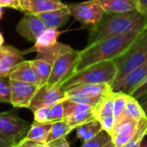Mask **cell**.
I'll list each match as a JSON object with an SVG mask.
<instances>
[{
	"mask_svg": "<svg viewBox=\"0 0 147 147\" xmlns=\"http://www.w3.org/2000/svg\"><path fill=\"white\" fill-rule=\"evenodd\" d=\"M66 99L67 95L62 90L60 84L50 86L46 84L38 88L29 106V109L34 113L41 108H51Z\"/></svg>",
	"mask_w": 147,
	"mask_h": 147,
	"instance_id": "9c48e42d",
	"label": "cell"
},
{
	"mask_svg": "<svg viewBox=\"0 0 147 147\" xmlns=\"http://www.w3.org/2000/svg\"><path fill=\"white\" fill-rule=\"evenodd\" d=\"M63 32L64 31H59L58 29L46 28V30L36 39L34 46L25 51H23V53L25 54V53H29L32 52H36L37 50L41 48H45V47L54 46L55 44L58 42L57 41L58 38Z\"/></svg>",
	"mask_w": 147,
	"mask_h": 147,
	"instance_id": "ffe728a7",
	"label": "cell"
},
{
	"mask_svg": "<svg viewBox=\"0 0 147 147\" xmlns=\"http://www.w3.org/2000/svg\"><path fill=\"white\" fill-rule=\"evenodd\" d=\"M102 131V127L100 121H93L85 123L76 128V137L83 143L94 138Z\"/></svg>",
	"mask_w": 147,
	"mask_h": 147,
	"instance_id": "603a6c76",
	"label": "cell"
},
{
	"mask_svg": "<svg viewBox=\"0 0 147 147\" xmlns=\"http://www.w3.org/2000/svg\"><path fill=\"white\" fill-rule=\"evenodd\" d=\"M40 19L44 23L46 28L50 29H58L69 20L70 13L67 7L62 9H58L37 15Z\"/></svg>",
	"mask_w": 147,
	"mask_h": 147,
	"instance_id": "ac0fdd59",
	"label": "cell"
},
{
	"mask_svg": "<svg viewBox=\"0 0 147 147\" xmlns=\"http://www.w3.org/2000/svg\"><path fill=\"white\" fill-rule=\"evenodd\" d=\"M53 123H40L34 121L24 139L36 143H46Z\"/></svg>",
	"mask_w": 147,
	"mask_h": 147,
	"instance_id": "44dd1931",
	"label": "cell"
},
{
	"mask_svg": "<svg viewBox=\"0 0 147 147\" xmlns=\"http://www.w3.org/2000/svg\"><path fill=\"white\" fill-rule=\"evenodd\" d=\"M72 130L73 128L66 121H55L52 124L46 143L48 144L53 140H55L61 138H65Z\"/></svg>",
	"mask_w": 147,
	"mask_h": 147,
	"instance_id": "484cf974",
	"label": "cell"
},
{
	"mask_svg": "<svg viewBox=\"0 0 147 147\" xmlns=\"http://www.w3.org/2000/svg\"><path fill=\"white\" fill-rule=\"evenodd\" d=\"M140 147H147V142H146V141L143 140V142H142V144H141V146H140Z\"/></svg>",
	"mask_w": 147,
	"mask_h": 147,
	"instance_id": "bcb514c9",
	"label": "cell"
},
{
	"mask_svg": "<svg viewBox=\"0 0 147 147\" xmlns=\"http://www.w3.org/2000/svg\"><path fill=\"white\" fill-rule=\"evenodd\" d=\"M142 33L112 36L87 45L85 48L80 51L81 56L75 72L94 64L115 60L129 48Z\"/></svg>",
	"mask_w": 147,
	"mask_h": 147,
	"instance_id": "7a4b0ae2",
	"label": "cell"
},
{
	"mask_svg": "<svg viewBox=\"0 0 147 147\" xmlns=\"http://www.w3.org/2000/svg\"><path fill=\"white\" fill-rule=\"evenodd\" d=\"M147 94V77L142 82V84H140L130 95L136 98L137 100H139L140 98H142L145 95Z\"/></svg>",
	"mask_w": 147,
	"mask_h": 147,
	"instance_id": "e575fe53",
	"label": "cell"
},
{
	"mask_svg": "<svg viewBox=\"0 0 147 147\" xmlns=\"http://www.w3.org/2000/svg\"><path fill=\"white\" fill-rule=\"evenodd\" d=\"M147 77V62L135 69L120 81L112 85L113 92H120L130 95Z\"/></svg>",
	"mask_w": 147,
	"mask_h": 147,
	"instance_id": "4fadbf2b",
	"label": "cell"
},
{
	"mask_svg": "<svg viewBox=\"0 0 147 147\" xmlns=\"http://www.w3.org/2000/svg\"><path fill=\"white\" fill-rule=\"evenodd\" d=\"M1 52H2V47H0V53H1Z\"/></svg>",
	"mask_w": 147,
	"mask_h": 147,
	"instance_id": "7dc6e473",
	"label": "cell"
},
{
	"mask_svg": "<svg viewBox=\"0 0 147 147\" xmlns=\"http://www.w3.org/2000/svg\"><path fill=\"white\" fill-rule=\"evenodd\" d=\"M70 16L78 21L82 28H94L104 16L105 10L98 0L66 3Z\"/></svg>",
	"mask_w": 147,
	"mask_h": 147,
	"instance_id": "5b68a950",
	"label": "cell"
},
{
	"mask_svg": "<svg viewBox=\"0 0 147 147\" xmlns=\"http://www.w3.org/2000/svg\"><path fill=\"white\" fill-rule=\"evenodd\" d=\"M139 127V121L123 116L115 122L111 134L112 140L116 147L124 146L135 135Z\"/></svg>",
	"mask_w": 147,
	"mask_h": 147,
	"instance_id": "7c38bea8",
	"label": "cell"
},
{
	"mask_svg": "<svg viewBox=\"0 0 147 147\" xmlns=\"http://www.w3.org/2000/svg\"><path fill=\"white\" fill-rule=\"evenodd\" d=\"M102 147H116V146H115V144L113 142V140H111V141H109L108 143H107L104 146Z\"/></svg>",
	"mask_w": 147,
	"mask_h": 147,
	"instance_id": "7bdbcfd3",
	"label": "cell"
},
{
	"mask_svg": "<svg viewBox=\"0 0 147 147\" xmlns=\"http://www.w3.org/2000/svg\"><path fill=\"white\" fill-rule=\"evenodd\" d=\"M117 69L114 61H105L94 64L74 73L61 85L62 90L67 92L70 89L89 84H112L116 78Z\"/></svg>",
	"mask_w": 147,
	"mask_h": 147,
	"instance_id": "3957f363",
	"label": "cell"
},
{
	"mask_svg": "<svg viewBox=\"0 0 147 147\" xmlns=\"http://www.w3.org/2000/svg\"><path fill=\"white\" fill-rule=\"evenodd\" d=\"M114 92L106 95L94 108V113L98 121L102 120L107 116L113 115V104H114Z\"/></svg>",
	"mask_w": 147,
	"mask_h": 147,
	"instance_id": "7402d4cb",
	"label": "cell"
},
{
	"mask_svg": "<svg viewBox=\"0 0 147 147\" xmlns=\"http://www.w3.org/2000/svg\"><path fill=\"white\" fill-rule=\"evenodd\" d=\"M146 29L147 17L139 10L121 14H105L99 24L90 30L88 45L108 37L141 33Z\"/></svg>",
	"mask_w": 147,
	"mask_h": 147,
	"instance_id": "6da1fadb",
	"label": "cell"
},
{
	"mask_svg": "<svg viewBox=\"0 0 147 147\" xmlns=\"http://www.w3.org/2000/svg\"><path fill=\"white\" fill-rule=\"evenodd\" d=\"M49 147H69V145L65 138H61L48 143Z\"/></svg>",
	"mask_w": 147,
	"mask_h": 147,
	"instance_id": "74e56055",
	"label": "cell"
},
{
	"mask_svg": "<svg viewBox=\"0 0 147 147\" xmlns=\"http://www.w3.org/2000/svg\"><path fill=\"white\" fill-rule=\"evenodd\" d=\"M123 116L132 118L137 121H139L142 119L147 117L139 100L133 97L131 95H128V98H127V102H126Z\"/></svg>",
	"mask_w": 147,
	"mask_h": 147,
	"instance_id": "d4e9b609",
	"label": "cell"
},
{
	"mask_svg": "<svg viewBox=\"0 0 147 147\" xmlns=\"http://www.w3.org/2000/svg\"><path fill=\"white\" fill-rule=\"evenodd\" d=\"M3 7H2V6H0V19H1V18H2V16H3Z\"/></svg>",
	"mask_w": 147,
	"mask_h": 147,
	"instance_id": "f6af8a7d",
	"label": "cell"
},
{
	"mask_svg": "<svg viewBox=\"0 0 147 147\" xmlns=\"http://www.w3.org/2000/svg\"><path fill=\"white\" fill-rule=\"evenodd\" d=\"M34 147H49L46 143H35Z\"/></svg>",
	"mask_w": 147,
	"mask_h": 147,
	"instance_id": "b9f144b4",
	"label": "cell"
},
{
	"mask_svg": "<svg viewBox=\"0 0 147 147\" xmlns=\"http://www.w3.org/2000/svg\"><path fill=\"white\" fill-rule=\"evenodd\" d=\"M111 140H112L111 135L108 133L102 130L94 138L91 139L88 141L84 142L81 147H102Z\"/></svg>",
	"mask_w": 147,
	"mask_h": 147,
	"instance_id": "f1b7e54d",
	"label": "cell"
},
{
	"mask_svg": "<svg viewBox=\"0 0 147 147\" xmlns=\"http://www.w3.org/2000/svg\"><path fill=\"white\" fill-rule=\"evenodd\" d=\"M0 6L22 11L20 0H0Z\"/></svg>",
	"mask_w": 147,
	"mask_h": 147,
	"instance_id": "d590c367",
	"label": "cell"
},
{
	"mask_svg": "<svg viewBox=\"0 0 147 147\" xmlns=\"http://www.w3.org/2000/svg\"><path fill=\"white\" fill-rule=\"evenodd\" d=\"M113 61L116 65L117 73L111 86L147 62V29L139 36L121 56Z\"/></svg>",
	"mask_w": 147,
	"mask_h": 147,
	"instance_id": "277c9868",
	"label": "cell"
},
{
	"mask_svg": "<svg viewBox=\"0 0 147 147\" xmlns=\"http://www.w3.org/2000/svg\"><path fill=\"white\" fill-rule=\"evenodd\" d=\"M62 103L65 113L63 121L73 129L89 121L97 120L94 113V108L89 105L75 102L68 99L63 101Z\"/></svg>",
	"mask_w": 147,
	"mask_h": 147,
	"instance_id": "52a82bcc",
	"label": "cell"
},
{
	"mask_svg": "<svg viewBox=\"0 0 147 147\" xmlns=\"http://www.w3.org/2000/svg\"><path fill=\"white\" fill-rule=\"evenodd\" d=\"M31 65L38 77L40 87L46 84L49 79L53 64L42 59H36L33 60H30Z\"/></svg>",
	"mask_w": 147,
	"mask_h": 147,
	"instance_id": "cb8c5ba5",
	"label": "cell"
},
{
	"mask_svg": "<svg viewBox=\"0 0 147 147\" xmlns=\"http://www.w3.org/2000/svg\"><path fill=\"white\" fill-rule=\"evenodd\" d=\"M50 109H51V117L53 122L63 121L65 113H64V106L62 102L51 107Z\"/></svg>",
	"mask_w": 147,
	"mask_h": 147,
	"instance_id": "d6a6232c",
	"label": "cell"
},
{
	"mask_svg": "<svg viewBox=\"0 0 147 147\" xmlns=\"http://www.w3.org/2000/svg\"><path fill=\"white\" fill-rule=\"evenodd\" d=\"M17 34L27 40L34 42L46 30V27L37 15L25 13L16 25Z\"/></svg>",
	"mask_w": 147,
	"mask_h": 147,
	"instance_id": "8fae6325",
	"label": "cell"
},
{
	"mask_svg": "<svg viewBox=\"0 0 147 147\" xmlns=\"http://www.w3.org/2000/svg\"><path fill=\"white\" fill-rule=\"evenodd\" d=\"M139 102L140 105L142 106V108H143V109H144V111H145V113H146L147 116V94L145 95L142 98H140L139 100Z\"/></svg>",
	"mask_w": 147,
	"mask_h": 147,
	"instance_id": "60d3db41",
	"label": "cell"
},
{
	"mask_svg": "<svg viewBox=\"0 0 147 147\" xmlns=\"http://www.w3.org/2000/svg\"><path fill=\"white\" fill-rule=\"evenodd\" d=\"M147 134V117L139 121L138 130L132 140L122 147H140Z\"/></svg>",
	"mask_w": 147,
	"mask_h": 147,
	"instance_id": "83f0119b",
	"label": "cell"
},
{
	"mask_svg": "<svg viewBox=\"0 0 147 147\" xmlns=\"http://www.w3.org/2000/svg\"><path fill=\"white\" fill-rule=\"evenodd\" d=\"M139 10L147 17V0H139Z\"/></svg>",
	"mask_w": 147,
	"mask_h": 147,
	"instance_id": "ab89813d",
	"label": "cell"
},
{
	"mask_svg": "<svg viewBox=\"0 0 147 147\" xmlns=\"http://www.w3.org/2000/svg\"><path fill=\"white\" fill-rule=\"evenodd\" d=\"M31 124L11 112L0 113V134L19 143L25 138Z\"/></svg>",
	"mask_w": 147,
	"mask_h": 147,
	"instance_id": "ba28073f",
	"label": "cell"
},
{
	"mask_svg": "<svg viewBox=\"0 0 147 147\" xmlns=\"http://www.w3.org/2000/svg\"><path fill=\"white\" fill-rule=\"evenodd\" d=\"M106 14H121L139 10V0H98Z\"/></svg>",
	"mask_w": 147,
	"mask_h": 147,
	"instance_id": "d6986e66",
	"label": "cell"
},
{
	"mask_svg": "<svg viewBox=\"0 0 147 147\" xmlns=\"http://www.w3.org/2000/svg\"><path fill=\"white\" fill-rule=\"evenodd\" d=\"M0 102L10 103V79L0 78Z\"/></svg>",
	"mask_w": 147,
	"mask_h": 147,
	"instance_id": "f546056e",
	"label": "cell"
},
{
	"mask_svg": "<svg viewBox=\"0 0 147 147\" xmlns=\"http://www.w3.org/2000/svg\"><path fill=\"white\" fill-rule=\"evenodd\" d=\"M38 88L32 84L10 80V104L15 108L29 109Z\"/></svg>",
	"mask_w": 147,
	"mask_h": 147,
	"instance_id": "30bf717a",
	"label": "cell"
},
{
	"mask_svg": "<svg viewBox=\"0 0 147 147\" xmlns=\"http://www.w3.org/2000/svg\"><path fill=\"white\" fill-rule=\"evenodd\" d=\"M114 104H113V116L115 122L121 119L124 115L128 95L120 92H114Z\"/></svg>",
	"mask_w": 147,
	"mask_h": 147,
	"instance_id": "4316f807",
	"label": "cell"
},
{
	"mask_svg": "<svg viewBox=\"0 0 147 147\" xmlns=\"http://www.w3.org/2000/svg\"><path fill=\"white\" fill-rule=\"evenodd\" d=\"M16 144L17 142L14 140L0 134V147H14Z\"/></svg>",
	"mask_w": 147,
	"mask_h": 147,
	"instance_id": "8d00e7d4",
	"label": "cell"
},
{
	"mask_svg": "<svg viewBox=\"0 0 147 147\" xmlns=\"http://www.w3.org/2000/svg\"><path fill=\"white\" fill-rule=\"evenodd\" d=\"M9 78L10 80L25 82L40 87L38 77L31 65L30 60H24L16 65L10 73Z\"/></svg>",
	"mask_w": 147,
	"mask_h": 147,
	"instance_id": "e0dca14e",
	"label": "cell"
},
{
	"mask_svg": "<svg viewBox=\"0 0 147 147\" xmlns=\"http://www.w3.org/2000/svg\"><path fill=\"white\" fill-rule=\"evenodd\" d=\"M103 96H97V97H86V96H73V97H68L67 99L75 102H79V103H83V104H87L89 105L93 108H94L99 102L102 99Z\"/></svg>",
	"mask_w": 147,
	"mask_h": 147,
	"instance_id": "1f68e13d",
	"label": "cell"
},
{
	"mask_svg": "<svg viewBox=\"0 0 147 147\" xmlns=\"http://www.w3.org/2000/svg\"><path fill=\"white\" fill-rule=\"evenodd\" d=\"M3 43H4V38H3V34L0 32V47L3 46Z\"/></svg>",
	"mask_w": 147,
	"mask_h": 147,
	"instance_id": "ee69618b",
	"label": "cell"
},
{
	"mask_svg": "<svg viewBox=\"0 0 147 147\" xmlns=\"http://www.w3.org/2000/svg\"><path fill=\"white\" fill-rule=\"evenodd\" d=\"M24 53L14 47L4 45L0 53V78L9 77L11 71L24 61Z\"/></svg>",
	"mask_w": 147,
	"mask_h": 147,
	"instance_id": "5bb4252c",
	"label": "cell"
},
{
	"mask_svg": "<svg viewBox=\"0 0 147 147\" xmlns=\"http://www.w3.org/2000/svg\"><path fill=\"white\" fill-rule=\"evenodd\" d=\"M35 143L36 142L29 141V140H27L23 139L19 143H17L14 147H34Z\"/></svg>",
	"mask_w": 147,
	"mask_h": 147,
	"instance_id": "f35d334b",
	"label": "cell"
},
{
	"mask_svg": "<svg viewBox=\"0 0 147 147\" xmlns=\"http://www.w3.org/2000/svg\"><path fill=\"white\" fill-rule=\"evenodd\" d=\"M101 127H102V130H104L105 132L108 133L110 135L113 132V129L115 125V119L113 115L111 116H107L106 118H103L102 120L100 121Z\"/></svg>",
	"mask_w": 147,
	"mask_h": 147,
	"instance_id": "836d02e7",
	"label": "cell"
},
{
	"mask_svg": "<svg viewBox=\"0 0 147 147\" xmlns=\"http://www.w3.org/2000/svg\"><path fill=\"white\" fill-rule=\"evenodd\" d=\"M80 56V51L75 50L71 47L58 55L53 64L52 71L47 84L50 86L62 85L63 82L75 72Z\"/></svg>",
	"mask_w": 147,
	"mask_h": 147,
	"instance_id": "8992f818",
	"label": "cell"
},
{
	"mask_svg": "<svg viewBox=\"0 0 147 147\" xmlns=\"http://www.w3.org/2000/svg\"><path fill=\"white\" fill-rule=\"evenodd\" d=\"M112 91V86L109 84H89L74 87L65 93L67 98L73 96L97 97L106 96Z\"/></svg>",
	"mask_w": 147,
	"mask_h": 147,
	"instance_id": "2e32d148",
	"label": "cell"
},
{
	"mask_svg": "<svg viewBox=\"0 0 147 147\" xmlns=\"http://www.w3.org/2000/svg\"><path fill=\"white\" fill-rule=\"evenodd\" d=\"M20 3L22 12L35 15L67 7L61 0H20Z\"/></svg>",
	"mask_w": 147,
	"mask_h": 147,
	"instance_id": "9a60e30c",
	"label": "cell"
},
{
	"mask_svg": "<svg viewBox=\"0 0 147 147\" xmlns=\"http://www.w3.org/2000/svg\"><path fill=\"white\" fill-rule=\"evenodd\" d=\"M34 121L40 123L53 122L50 108H41L34 112Z\"/></svg>",
	"mask_w": 147,
	"mask_h": 147,
	"instance_id": "4dcf8cb0",
	"label": "cell"
}]
</instances>
